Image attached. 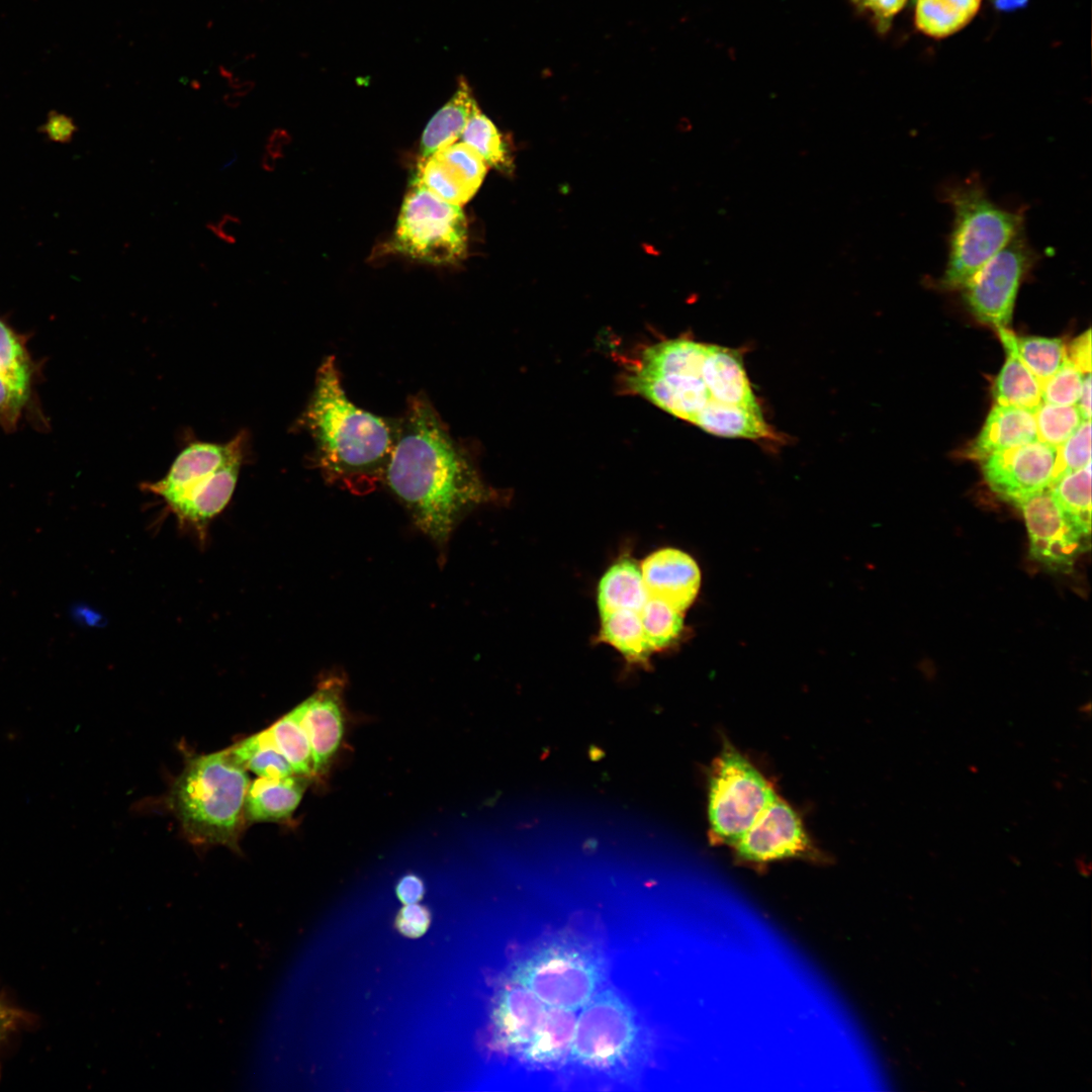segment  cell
Listing matches in <instances>:
<instances>
[{
    "instance_id": "6da1fadb",
    "label": "cell",
    "mask_w": 1092,
    "mask_h": 1092,
    "mask_svg": "<svg viewBox=\"0 0 1092 1092\" xmlns=\"http://www.w3.org/2000/svg\"><path fill=\"white\" fill-rule=\"evenodd\" d=\"M628 387L664 412L724 438L774 440L735 349L670 339L644 349Z\"/></svg>"
},
{
    "instance_id": "7a4b0ae2",
    "label": "cell",
    "mask_w": 1092,
    "mask_h": 1092,
    "mask_svg": "<svg viewBox=\"0 0 1092 1092\" xmlns=\"http://www.w3.org/2000/svg\"><path fill=\"white\" fill-rule=\"evenodd\" d=\"M383 480L415 526L440 547L470 510L494 497L424 395L407 404Z\"/></svg>"
},
{
    "instance_id": "3957f363",
    "label": "cell",
    "mask_w": 1092,
    "mask_h": 1092,
    "mask_svg": "<svg viewBox=\"0 0 1092 1092\" xmlns=\"http://www.w3.org/2000/svg\"><path fill=\"white\" fill-rule=\"evenodd\" d=\"M304 421L326 477L355 487L383 479L399 423L354 404L345 393L333 356L317 370Z\"/></svg>"
},
{
    "instance_id": "277c9868",
    "label": "cell",
    "mask_w": 1092,
    "mask_h": 1092,
    "mask_svg": "<svg viewBox=\"0 0 1092 1092\" xmlns=\"http://www.w3.org/2000/svg\"><path fill=\"white\" fill-rule=\"evenodd\" d=\"M250 783L247 770L229 748L188 759L169 795L187 840L194 845H222L240 852Z\"/></svg>"
},
{
    "instance_id": "5b68a950",
    "label": "cell",
    "mask_w": 1092,
    "mask_h": 1092,
    "mask_svg": "<svg viewBox=\"0 0 1092 1092\" xmlns=\"http://www.w3.org/2000/svg\"><path fill=\"white\" fill-rule=\"evenodd\" d=\"M244 436L224 444L197 442L187 446L160 480L145 488L159 495L181 525L201 539L209 522L229 504L243 461Z\"/></svg>"
},
{
    "instance_id": "8992f818",
    "label": "cell",
    "mask_w": 1092,
    "mask_h": 1092,
    "mask_svg": "<svg viewBox=\"0 0 1092 1092\" xmlns=\"http://www.w3.org/2000/svg\"><path fill=\"white\" fill-rule=\"evenodd\" d=\"M945 201L953 213L947 262L939 285L962 289L980 270L1023 231V214L995 203L979 178L946 186Z\"/></svg>"
},
{
    "instance_id": "52a82bcc",
    "label": "cell",
    "mask_w": 1092,
    "mask_h": 1092,
    "mask_svg": "<svg viewBox=\"0 0 1092 1092\" xmlns=\"http://www.w3.org/2000/svg\"><path fill=\"white\" fill-rule=\"evenodd\" d=\"M603 959L588 946L559 937L537 946L513 967L510 980L547 1006L580 1009L605 979Z\"/></svg>"
},
{
    "instance_id": "ba28073f",
    "label": "cell",
    "mask_w": 1092,
    "mask_h": 1092,
    "mask_svg": "<svg viewBox=\"0 0 1092 1092\" xmlns=\"http://www.w3.org/2000/svg\"><path fill=\"white\" fill-rule=\"evenodd\" d=\"M467 243V220L461 205L441 199L413 179L390 250L427 264L454 265L464 259Z\"/></svg>"
},
{
    "instance_id": "9c48e42d",
    "label": "cell",
    "mask_w": 1092,
    "mask_h": 1092,
    "mask_svg": "<svg viewBox=\"0 0 1092 1092\" xmlns=\"http://www.w3.org/2000/svg\"><path fill=\"white\" fill-rule=\"evenodd\" d=\"M576 1015L569 1057L584 1068L616 1072L639 1051L640 1026L631 1005L615 990L598 991Z\"/></svg>"
},
{
    "instance_id": "30bf717a",
    "label": "cell",
    "mask_w": 1092,
    "mask_h": 1092,
    "mask_svg": "<svg viewBox=\"0 0 1092 1092\" xmlns=\"http://www.w3.org/2000/svg\"><path fill=\"white\" fill-rule=\"evenodd\" d=\"M776 798L768 783L741 754L724 750L714 763L710 783L713 835L736 844Z\"/></svg>"
},
{
    "instance_id": "8fae6325",
    "label": "cell",
    "mask_w": 1092,
    "mask_h": 1092,
    "mask_svg": "<svg viewBox=\"0 0 1092 1092\" xmlns=\"http://www.w3.org/2000/svg\"><path fill=\"white\" fill-rule=\"evenodd\" d=\"M1036 260L1021 231L962 288L964 300L982 323L1009 324L1020 283Z\"/></svg>"
},
{
    "instance_id": "7c38bea8",
    "label": "cell",
    "mask_w": 1092,
    "mask_h": 1092,
    "mask_svg": "<svg viewBox=\"0 0 1092 1092\" xmlns=\"http://www.w3.org/2000/svg\"><path fill=\"white\" fill-rule=\"evenodd\" d=\"M1031 557L1055 570H1068L1085 548V537L1057 502L1050 486L1017 504Z\"/></svg>"
},
{
    "instance_id": "4fadbf2b",
    "label": "cell",
    "mask_w": 1092,
    "mask_h": 1092,
    "mask_svg": "<svg viewBox=\"0 0 1092 1092\" xmlns=\"http://www.w3.org/2000/svg\"><path fill=\"white\" fill-rule=\"evenodd\" d=\"M1056 455L1057 449L1035 440L990 454L981 460L982 470L997 494L1017 505L1050 486Z\"/></svg>"
},
{
    "instance_id": "5bb4252c",
    "label": "cell",
    "mask_w": 1092,
    "mask_h": 1092,
    "mask_svg": "<svg viewBox=\"0 0 1092 1092\" xmlns=\"http://www.w3.org/2000/svg\"><path fill=\"white\" fill-rule=\"evenodd\" d=\"M486 170L472 147L456 141L419 161L414 179L441 199L462 205L476 193Z\"/></svg>"
},
{
    "instance_id": "9a60e30c",
    "label": "cell",
    "mask_w": 1092,
    "mask_h": 1092,
    "mask_svg": "<svg viewBox=\"0 0 1092 1092\" xmlns=\"http://www.w3.org/2000/svg\"><path fill=\"white\" fill-rule=\"evenodd\" d=\"M735 845L745 859L768 861L803 853L809 840L795 811L776 798Z\"/></svg>"
},
{
    "instance_id": "2e32d148",
    "label": "cell",
    "mask_w": 1092,
    "mask_h": 1092,
    "mask_svg": "<svg viewBox=\"0 0 1092 1092\" xmlns=\"http://www.w3.org/2000/svg\"><path fill=\"white\" fill-rule=\"evenodd\" d=\"M342 689L339 678L326 679L295 707L311 748L314 775L324 771L343 737Z\"/></svg>"
},
{
    "instance_id": "e0dca14e",
    "label": "cell",
    "mask_w": 1092,
    "mask_h": 1092,
    "mask_svg": "<svg viewBox=\"0 0 1092 1092\" xmlns=\"http://www.w3.org/2000/svg\"><path fill=\"white\" fill-rule=\"evenodd\" d=\"M640 568L648 598L661 600L681 613L695 601L701 572L696 561L684 551L660 549L647 556Z\"/></svg>"
},
{
    "instance_id": "ac0fdd59",
    "label": "cell",
    "mask_w": 1092,
    "mask_h": 1092,
    "mask_svg": "<svg viewBox=\"0 0 1092 1092\" xmlns=\"http://www.w3.org/2000/svg\"><path fill=\"white\" fill-rule=\"evenodd\" d=\"M547 1005L531 990L510 980L497 994L493 1023L499 1042L521 1053L536 1034Z\"/></svg>"
},
{
    "instance_id": "d6986e66",
    "label": "cell",
    "mask_w": 1092,
    "mask_h": 1092,
    "mask_svg": "<svg viewBox=\"0 0 1092 1092\" xmlns=\"http://www.w3.org/2000/svg\"><path fill=\"white\" fill-rule=\"evenodd\" d=\"M306 786L307 777L299 775L259 777L252 781L245 798L246 822H283L289 819L299 805Z\"/></svg>"
},
{
    "instance_id": "ffe728a7",
    "label": "cell",
    "mask_w": 1092,
    "mask_h": 1092,
    "mask_svg": "<svg viewBox=\"0 0 1092 1092\" xmlns=\"http://www.w3.org/2000/svg\"><path fill=\"white\" fill-rule=\"evenodd\" d=\"M1037 440L1034 414L1030 411L995 404L966 455L983 460L990 454Z\"/></svg>"
},
{
    "instance_id": "44dd1931",
    "label": "cell",
    "mask_w": 1092,
    "mask_h": 1092,
    "mask_svg": "<svg viewBox=\"0 0 1092 1092\" xmlns=\"http://www.w3.org/2000/svg\"><path fill=\"white\" fill-rule=\"evenodd\" d=\"M997 332L1006 352V360L995 378L994 400L999 405L1034 413L1042 402L1040 384L1020 359L1016 336L1006 328L998 329Z\"/></svg>"
},
{
    "instance_id": "7402d4cb",
    "label": "cell",
    "mask_w": 1092,
    "mask_h": 1092,
    "mask_svg": "<svg viewBox=\"0 0 1092 1092\" xmlns=\"http://www.w3.org/2000/svg\"><path fill=\"white\" fill-rule=\"evenodd\" d=\"M575 1022V1010L547 1006L536 1034L520 1053L522 1060L535 1067L560 1063L570 1054Z\"/></svg>"
},
{
    "instance_id": "603a6c76",
    "label": "cell",
    "mask_w": 1092,
    "mask_h": 1092,
    "mask_svg": "<svg viewBox=\"0 0 1092 1092\" xmlns=\"http://www.w3.org/2000/svg\"><path fill=\"white\" fill-rule=\"evenodd\" d=\"M475 102L470 86L460 77L452 97L434 114L424 129L420 143V161L460 138Z\"/></svg>"
},
{
    "instance_id": "cb8c5ba5",
    "label": "cell",
    "mask_w": 1092,
    "mask_h": 1092,
    "mask_svg": "<svg viewBox=\"0 0 1092 1092\" xmlns=\"http://www.w3.org/2000/svg\"><path fill=\"white\" fill-rule=\"evenodd\" d=\"M648 599L640 566L621 558L603 575L598 586L600 615L619 610L639 613Z\"/></svg>"
},
{
    "instance_id": "d4e9b609",
    "label": "cell",
    "mask_w": 1092,
    "mask_h": 1092,
    "mask_svg": "<svg viewBox=\"0 0 1092 1092\" xmlns=\"http://www.w3.org/2000/svg\"><path fill=\"white\" fill-rule=\"evenodd\" d=\"M600 641L615 647L630 663L645 664L653 650L645 637L639 613L619 610L600 615Z\"/></svg>"
},
{
    "instance_id": "484cf974",
    "label": "cell",
    "mask_w": 1092,
    "mask_h": 1092,
    "mask_svg": "<svg viewBox=\"0 0 1092 1092\" xmlns=\"http://www.w3.org/2000/svg\"><path fill=\"white\" fill-rule=\"evenodd\" d=\"M27 338L0 317V375L20 388L35 393L40 379V363L28 349Z\"/></svg>"
},
{
    "instance_id": "4316f807",
    "label": "cell",
    "mask_w": 1092,
    "mask_h": 1092,
    "mask_svg": "<svg viewBox=\"0 0 1092 1092\" xmlns=\"http://www.w3.org/2000/svg\"><path fill=\"white\" fill-rule=\"evenodd\" d=\"M914 3L917 27L930 36L944 37L969 23L981 0H915Z\"/></svg>"
},
{
    "instance_id": "83f0119b",
    "label": "cell",
    "mask_w": 1092,
    "mask_h": 1092,
    "mask_svg": "<svg viewBox=\"0 0 1092 1092\" xmlns=\"http://www.w3.org/2000/svg\"><path fill=\"white\" fill-rule=\"evenodd\" d=\"M460 141L472 147L487 166L503 173H511L514 168L513 158L494 123L474 103L468 121L460 135Z\"/></svg>"
},
{
    "instance_id": "f1b7e54d",
    "label": "cell",
    "mask_w": 1092,
    "mask_h": 1092,
    "mask_svg": "<svg viewBox=\"0 0 1092 1092\" xmlns=\"http://www.w3.org/2000/svg\"><path fill=\"white\" fill-rule=\"evenodd\" d=\"M229 750L239 764L258 777L282 778L296 775L276 748L266 729L242 739L229 747Z\"/></svg>"
},
{
    "instance_id": "f546056e",
    "label": "cell",
    "mask_w": 1092,
    "mask_h": 1092,
    "mask_svg": "<svg viewBox=\"0 0 1092 1092\" xmlns=\"http://www.w3.org/2000/svg\"><path fill=\"white\" fill-rule=\"evenodd\" d=\"M266 730L296 775L314 776L311 748L295 708Z\"/></svg>"
},
{
    "instance_id": "4dcf8cb0",
    "label": "cell",
    "mask_w": 1092,
    "mask_h": 1092,
    "mask_svg": "<svg viewBox=\"0 0 1092 1092\" xmlns=\"http://www.w3.org/2000/svg\"><path fill=\"white\" fill-rule=\"evenodd\" d=\"M1051 489L1066 515L1085 537L1091 529V462L1064 475Z\"/></svg>"
},
{
    "instance_id": "1f68e13d",
    "label": "cell",
    "mask_w": 1092,
    "mask_h": 1092,
    "mask_svg": "<svg viewBox=\"0 0 1092 1092\" xmlns=\"http://www.w3.org/2000/svg\"><path fill=\"white\" fill-rule=\"evenodd\" d=\"M647 642L654 651L669 647L680 635L682 613L665 602L648 598L639 612Z\"/></svg>"
},
{
    "instance_id": "d6a6232c",
    "label": "cell",
    "mask_w": 1092,
    "mask_h": 1092,
    "mask_svg": "<svg viewBox=\"0 0 1092 1092\" xmlns=\"http://www.w3.org/2000/svg\"><path fill=\"white\" fill-rule=\"evenodd\" d=\"M1017 353L1039 384L1053 376L1066 360L1061 339L1037 336L1016 337Z\"/></svg>"
},
{
    "instance_id": "836d02e7",
    "label": "cell",
    "mask_w": 1092,
    "mask_h": 1092,
    "mask_svg": "<svg viewBox=\"0 0 1092 1092\" xmlns=\"http://www.w3.org/2000/svg\"><path fill=\"white\" fill-rule=\"evenodd\" d=\"M1036 438L1057 449L1083 422L1076 405H1057L1041 402L1035 410Z\"/></svg>"
},
{
    "instance_id": "e575fe53",
    "label": "cell",
    "mask_w": 1092,
    "mask_h": 1092,
    "mask_svg": "<svg viewBox=\"0 0 1092 1092\" xmlns=\"http://www.w3.org/2000/svg\"><path fill=\"white\" fill-rule=\"evenodd\" d=\"M1091 462V423L1083 421L1078 429L1057 448L1054 467V484L1064 475L1077 471Z\"/></svg>"
},
{
    "instance_id": "d590c367",
    "label": "cell",
    "mask_w": 1092,
    "mask_h": 1092,
    "mask_svg": "<svg viewBox=\"0 0 1092 1092\" xmlns=\"http://www.w3.org/2000/svg\"><path fill=\"white\" fill-rule=\"evenodd\" d=\"M37 406L36 393L25 391L0 376V428L3 431L14 432L24 418L39 415Z\"/></svg>"
},
{
    "instance_id": "8d00e7d4",
    "label": "cell",
    "mask_w": 1092,
    "mask_h": 1092,
    "mask_svg": "<svg viewBox=\"0 0 1092 1092\" xmlns=\"http://www.w3.org/2000/svg\"><path fill=\"white\" fill-rule=\"evenodd\" d=\"M1083 375L1066 358L1060 369L1041 383L1042 401L1057 405H1076L1082 388Z\"/></svg>"
},
{
    "instance_id": "74e56055",
    "label": "cell",
    "mask_w": 1092,
    "mask_h": 1092,
    "mask_svg": "<svg viewBox=\"0 0 1092 1092\" xmlns=\"http://www.w3.org/2000/svg\"><path fill=\"white\" fill-rule=\"evenodd\" d=\"M430 925V913L425 906L406 904L395 919L397 930L406 937L417 938L423 935Z\"/></svg>"
},
{
    "instance_id": "f35d334b",
    "label": "cell",
    "mask_w": 1092,
    "mask_h": 1092,
    "mask_svg": "<svg viewBox=\"0 0 1092 1092\" xmlns=\"http://www.w3.org/2000/svg\"><path fill=\"white\" fill-rule=\"evenodd\" d=\"M907 0H852L856 7L870 11L880 32H886L894 16Z\"/></svg>"
},
{
    "instance_id": "ab89813d",
    "label": "cell",
    "mask_w": 1092,
    "mask_h": 1092,
    "mask_svg": "<svg viewBox=\"0 0 1092 1092\" xmlns=\"http://www.w3.org/2000/svg\"><path fill=\"white\" fill-rule=\"evenodd\" d=\"M1066 358L1082 373L1091 372V331L1076 337L1066 348Z\"/></svg>"
},
{
    "instance_id": "60d3db41",
    "label": "cell",
    "mask_w": 1092,
    "mask_h": 1092,
    "mask_svg": "<svg viewBox=\"0 0 1092 1092\" xmlns=\"http://www.w3.org/2000/svg\"><path fill=\"white\" fill-rule=\"evenodd\" d=\"M24 1013L0 998V1051L8 1037L23 1023ZM1 1074V1066H0Z\"/></svg>"
},
{
    "instance_id": "b9f144b4",
    "label": "cell",
    "mask_w": 1092,
    "mask_h": 1092,
    "mask_svg": "<svg viewBox=\"0 0 1092 1092\" xmlns=\"http://www.w3.org/2000/svg\"><path fill=\"white\" fill-rule=\"evenodd\" d=\"M241 225L242 221L238 216L224 213L218 221L208 222L206 228L224 243L235 244Z\"/></svg>"
},
{
    "instance_id": "7bdbcfd3",
    "label": "cell",
    "mask_w": 1092,
    "mask_h": 1092,
    "mask_svg": "<svg viewBox=\"0 0 1092 1092\" xmlns=\"http://www.w3.org/2000/svg\"><path fill=\"white\" fill-rule=\"evenodd\" d=\"M424 892L422 880L412 874L402 877L396 886V895L405 905L418 903L423 898Z\"/></svg>"
},
{
    "instance_id": "ee69618b",
    "label": "cell",
    "mask_w": 1092,
    "mask_h": 1092,
    "mask_svg": "<svg viewBox=\"0 0 1092 1092\" xmlns=\"http://www.w3.org/2000/svg\"><path fill=\"white\" fill-rule=\"evenodd\" d=\"M1076 406L1078 407L1083 421L1091 420V375L1086 374L1083 377L1082 388L1079 399Z\"/></svg>"
},
{
    "instance_id": "f6af8a7d",
    "label": "cell",
    "mask_w": 1092,
    "mask_h": 1092,
    "mask_svg": "<svg viewBox=\"0 0 1092 1092\" xmlns=\"http://www.w3.org/2000/svg\"><path fill=\"white\" fill-rule=\"evenodd\" d=\"M1028 0H994V5L1001 11H1013L1024 7Z\"/></svg>"
},
{
    "instance_id": "bcb514c9",
    "label": "cell",
    "mask_w": 1092,
    "mask_h": 1092,
    "mask_svg": "<svg viewBox=\"0 0 1092 1092\" xmlns=\"http://www.w3.org/2000/svg\"><path fill=\"white\" fill-rule=\"evenodd\" d=\"M261 166L266 171H273L275 169V161L270 154L265 153L261 159Z\"/></svg>"
},
{
    "instance_id": "7dc6e473",
    "label": "cell",
    "mask_w": 1092,
    "mask_h": 1092,
    "mask_svg": "<svg viewBox=\"0 0 1092 1092\" xmlns=\"http://www.w3.org/2000/svg\"><path fill=\"white\" fill-rule=\"evenodd\" d=\"M266 150H267L268 154H271V155L276 156V157L281 156V151H280L279 147L277 146V144L268 142V144L266 145Z\"/></svg>"
},
{
    "instance_id": "c3c4849f",
    "label": "cell",
    "mask_w": 1092,
    "mask_h": 1092,
    "mask_svg": "<svg viewBox=\"0 0 1092 1092\" xmlns=\"http://www.w3.org/2000/svg\"><path fill=\"white\" fill-rule=\"evenodd\" d=\"M237 158H238L237 153L235 151H233L231 153L230 159H228V161H225V163L221 166L220 169L224 170L225 168H229L232 164H234L237 161Z\"/></svg>"
},
{
    "instance_id": "681fc988",
    "label": "cell",
    "mask_w": 1092,
    "mask_h": 1092,
    "mask_svg": "<svg viewBox=\"0 0 1092 1092\" xmlns=\"http://www.w3.org/2000/svg\"><path fill=\"white\" fill-rule=\"evenodd\" d=\"M914 1H915V0H912V4L914 3Z\"/></svg>"
}]
</instances>
